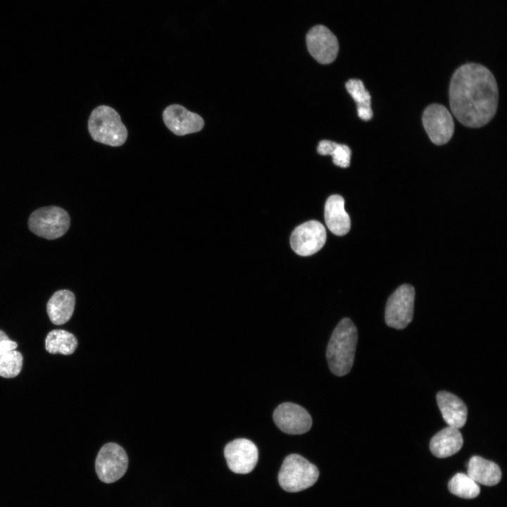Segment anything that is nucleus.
<instances>
[{
  "label": "nucleus",
  "mask_w": 507,
  "mask_h": 507,
  "mask_svg": "<svg viewBox=\"0 0 507 507\" xmlns=\"http://www.w3.org/2000/svg\"><path fill=\"white\" fill-rule=\"evenodd\" d=\"M449 104L456 119L468 127H480L494 116L499 92L496 79L485 66L465 63L453 73L449 84Z\"/></svg>",
  "instance_id": "nucleus-1"
},
{
  "label": "nucleus",
  "mask_w": 507,
  "mask_h": 507,
  "mask_svg": "<svg viewBox=\"0 0 507 507\" xmlns=\"http://www.w3.org/2000/svg\"><path fill=\"white\" fill-rule=\"evenodd\" d=\"M358 341L356 327L351 319H342L334 328L328 342L326 357L331 372L344 376L351 370Z\"/></svg>",
  "instance_id": "nucleus-2"
},
{
  "label": "nucleus",
  "mask_w": 507,
  "mask_h": 507,
  "mask_svg": "<svg viewBox=\"0 0 507 507\" xmlns=\"http://www.w3.org/2000/svg\"><path fill=\"white\" fill-rule=\"evenodd\" d=\"M88 130L94 141L111 146L123 145L127 137V130L119 114L105 105L93 110L88 120Z\"/></svg>",
  "instance_id": "nucleus-3"
},
{
  "label": "nucleus",
  "mask_w": 507,
  "mask_h": 507,
  "mask_svg": "<svg viewBox=\"0 0 507 507\" xmlns=\"http://www.w3.org/2000/svg\"><path fill=\"white\" fill-rule=\"evenodd\" d=\"M317 467L303 456L292 453L287 456L278 473L280 487L288 492H297L313 486L318 480Z\"/></svg>",
  "instance_id": "nucleus-4"
},
{
  "label": "nucleus",
  "mask_w": 507,
  "mask_h": 507,
  "mask_svg": "<svg viewBox=\"0 0 507 507\" xmlns=\"http://www.w3.org/2000/svg\"><path fill=\"white\" fill-rule=\"evenodd\" d=\"M70 224L68 213L64 209L54 206L35 210L28 219L30 231L47 239L62 237L68 231Z\"/></svg>",
  "instance_id": "nucleus-5"
},
{
  "label": "nucleus",
  "mask_w": 507,
  "mask_h": 507,
  "mask_svg": "<svg viewBox=\"0 0 507 507\" xmlns=\"http://www.w3.org/2000/svg\"><path fill=\"white\" fill-rule=\"evenodd\" d=\"M128 467V458L122 446L115 443L104 444L99 450L95 470L99 479L105 483H112L122 477Z\"/></svg>",
  "instance_id": "nucleus-6"
},
{
  "label": "nucleus",
  "mask_w": 507,
  "mask_h": 507,
  "mask_svg": "<svg viewBox=\"0 0 507 507\" xmlns=\"http://www.w3.org/2000/svg\"><path fill=\"white\" fill-rule=\"evenodd\" d=\"M415 299L414 288L403 284L389 296L385 308V322L395 329L405 328L412 320Z\"/></svg>",
  "instance_id": "nucleus-7"
},
{
  "label": "nucleus",
  "mask_w": 507,
  "mask_h": 507,
  "mask_svg": "<svg viewBox=\"0 0 507 507\" xmlns=\"http://www.w3.org/2000/svg\"><path fill=\"white\" fill-rule=\"evenodd\" d=\"M422 121L423 127L432 143L446 144L454 132V123L451 113L443 105L432 104L424 110Z\"/></svg>",
  "instance_id": "nucleus-8"
},
{
  "label": "nucleus",
  "mask_w": 507,
  "mask_h": 507,
  "mask_svg": "<svg viewBox=\"0 0 507 507\" xmlns=\"http://www.w3.org/2000/svg\"><path fill=\"white\" fill-rule=\"evenodd\" d=\"M326 238L325 227L319 221L309 220L294 230L290 237V244L296 254L308 256L320 250Z\"/></svg>",
  "instance_id": "nucleus-9"
},
{
  "label": "nucleus",
  "mask_w": 507,
  "mask_h": 507,
  "mask_svg": "<svg viewBox=\"0 0 507 507\" xmlns=\"http://www.w3.org/2000/svg\"><path fill=\"white\" fill-rule=\"evenodd\" d=\"M224 455L230 470L238 474H246L255 468L258 451L249 439L240 438L229 442L224 449Z\"/></svg>",
  "instance_id": "nucleus-10"
},
{
  "label": "nucleus",
  "mask_w": 507,
  "mask_h": 507,
  "mask_svg": "<svg viewBox=\"0 0 507 507\" xmlns=\"http://www.w3.org/2000/svg\"><path fill=\"white\" fill-rule=\"evenodd\" d=\"M273 420L280 430L289 434H303L312 425V419L308 411L291 402L280 404L274 411Z\"/></svg>",
  "instance_id": "nucleus-11"
},
{
  "label": "nucleus",
  "mask_w": 507,
  "mask_h": 507,
  "mask_svg": "<svg viewBox=\"0 0 507 507\" xmlns=\"http://www.w3.org/2000/svg\"><path fill=\"white\" fill-rule=\"evenodd\" d=\"M306 39L310 54L320 63L328 64L337 58L338 39L327 27L323 25L313 27Z\"/></svg>",
  "instance_id": "nucleus-12"
},
{
  "label": "nucleus",
  "mask_w": 507,
  "mask_h": 507,
  "mask_svg": "<svg viewBox=\"0 0 507 507\" xmlns=\"http://www.w3.org/2000/svg\"><path fill=\"white\" fill-rule=\"evenodd\" d=\"M163 119L166 127L178 136L199 132L204 126V121L199 114L179 104L166 107L163 112Z\"/></svg>",
  "instance_id": "nucleus-13"
},
{
  "label": "nucleus",
  "mask_w": 507,
  "mask_h": 507,
  "mask_svg": "<svg viewBox=\"0 0 507 507\" xmlns=\"http://www.w3.org/2000/svg\"><path fill=\"white\" fill-rule=\"evenodd\" d=\"M325 220L327 227L334 234L342 236L349 232L351 220L344 209V199L342 196L334 194L327 199Z\"/></svg>",
  "instance_id": "nucleus-14"
},
{
  "label": "nucleus",
  "mask_w": 507,
  "mask_h": 507,
  "mask_svg": "<svg viewBox=\"0 0 507 507\" xmlns=\"http://www.w3.org/2000/svg\"><path fill=\"white\" fill-rule=\"evenodd\" d=\"M437 401L443 419L449 426L459 429L465 425L468 410L461 399L450 392L442 391L437 394Z\"/></svg>",
  "instance_id": "nucleus-15"
},
{
  "label": "nucleus",
  "mask_w": 507,
  "mask_h": 507,
  "mask_svg": "<svg viewBox=\"0 0 507 507\" xmlns=\"http://www.w3.org/2000/svg\"><path fill=\"white\" fill-rule=\"evenodd\" d=\"M75 303L74 294L68 289L56 292L46 304L50 320L60 325L68 322L73 315Z\"/></svg>",
  "instance_id": "nucleus-16"
},
{
  "label": "nucleus",
  "mask_w": 507,
  "mask_h": 507,
  "mask_svg": "<svg viewBox=\"0 0 507 507\" xmlns=\"http://www.w3.org/2000/svg\"><path fill=\"white\" fill-rule=\"evenodd\" d=\"M463 439L458 429L448 426L437 432L430 442V449L437 458H446L460 451Z\"/></svg>",
  "instance_id": "nucleus-17"
},
{
  "label": "nucleus",
  "mask_w": 507,
  "mask_h": 507,
  "mask_svg": "<svg viewBox=\"0 0 507 507\" xmlns=\"http://www.w3.org/2000/svg\"><path fill=\"white\" fill-rule=\"evenodd\" d=\"M468 475L477 484L487 486L497 484L501 479V471L495 463L478 456H473L468 463Z\"/></svg>",
  "instance_id": "nucleus-18"
},
{
  "label": "nucleus",
  "mask_w": 507,
  "mask_h": 507,
  "mask_svg": "<svg viewBox=\"0 0 507 507\" xmlns=\"http://www.w3.org/2000/svg\"><path fill=\"white\" fill-rule=\"evenodd\" d=\"M77 346L75 337L63 330H54L49 332L45 339L46 350L52 354H72Z\"/></svg>",
  "instance_id": "nucleus-19"
},
{
  "label": "nucleus",
  "mask_w": 507,
  "mask_h": 507,
  "mask_svg": "<svg viewBox=\"0 0 507 507\" xmlns=\"http://www.w3.org/2000/svg\"><path fill=\"white\" fill-rule=\"evenodd\" d=\"M345 87L357 104L358 117L363 120H370L373 115L371 96L363 82L358 79H351L346 82Z\"/></svg>",
  "instance_id": "nucleus-20"
},
{
  "label": "nucleus",
  "mask_w": 507,
  "mask_h": 507,
  "mask_svg": "<svg viewBox=\"0 0 507 507\" xmlns=\"http://www.w3.org/2000/svg\"><path fill=\"white\" fill-rule=\"evenodd\" d=\"M449 492L463 499H474L480 493V488L477 483L467 474L458 472L449 482Z\"/></svg>",
  "instance_id": "nucleus-21"
},
{
  "label": "nucleus",
  "mask_w": 507,
  "mask_h": 507,
  "mask_svg": "<svg viewBox=\"0 0 507 507\" xmlns=\"http://www.w3.org/2000/svg\"><path fill=\"white\" fill-rule=\"evenodd\" d=\"M23 356L13 350L0 356V376L6 378L16 377L23 367Z\"/></svg>",
  "instance_id": "nucleus-22"
},
{
  "label": "nucleus",
  "mask_w": 507,
  "mask_h": 507,
  "mask_svg": "<svg viewBox=\"0 0 507 507\" xmlns=\"http://www.w3.org/2000/svg\"><path fill=\"white\" fill-rule=\"evenodd\" d=\"M329 155L332 156L334 165L341 168H347L350 165L351 151L347 145L333 142Z\"/></svg>",
  "instance_id": "nucleus-23"
},
{
  "label": "nucleus",
  "mask_w": 507,
  "mask_h": 507,
  "mask_svg": "<svg viewBox=\"0 0 507 507\" xmlns=\"http://www.w3.org/2000/svg\"><path fill=\"white\" fill-rule=\"evenodd\" d=\"M17 346V343L11 340L10 339L0 342V356L11 351L15 350Z\"/></svg>",
  "instance_id": "nucleus-24"
},
{
  "label": "nucleus",
  "mask_w": 507,
  "mask_h": 507,
  "mask_svg": "<svg viewBox=\"0 0 507 507\" xmlns=\"http://www.w3.org/2000/svg\"><path fill=\"white\" fill-rule=\"evenodd\" d=\"M9 339L4 332L0 330V342Z\"/></svg>",
  "instance_id": "nucleus-25"
}]
</instances>
